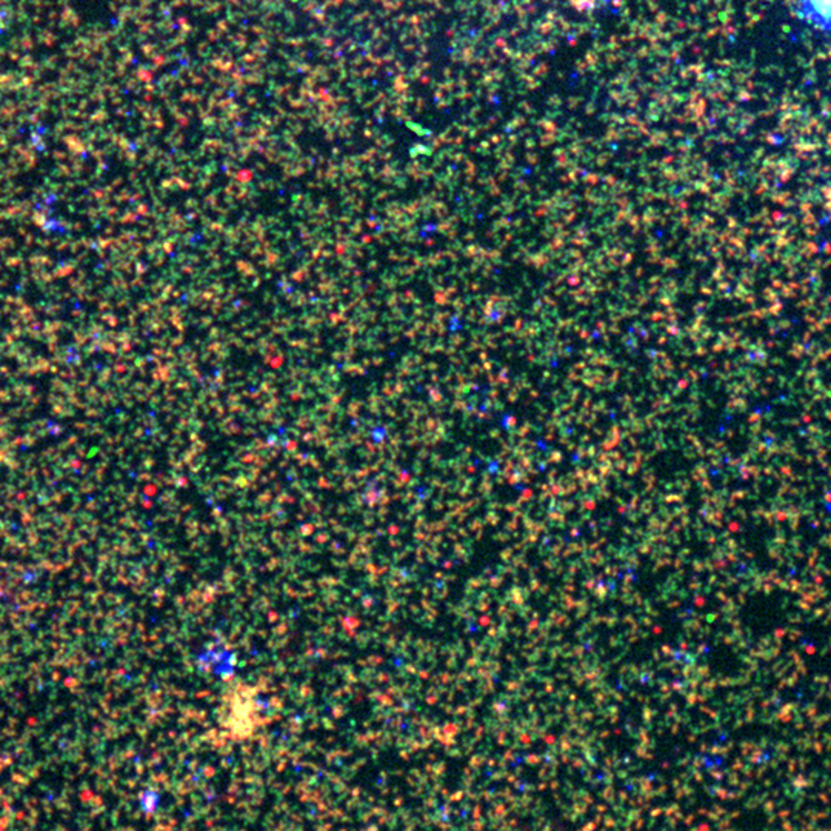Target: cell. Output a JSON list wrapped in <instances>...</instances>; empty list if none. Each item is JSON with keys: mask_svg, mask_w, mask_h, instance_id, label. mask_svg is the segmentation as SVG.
<instances>
[{"mask_svg": "<svg viewBox=\"0 0 831 831\" xmlns=\"http://www.w3.org/2000/svg\"><path fill=\"white\" fill-rule=\"evenodd\" d=\"M805 19L821 30H831V0H801Z\"/></svg>", "mask_w": 831, "mask_h": 831, "instance_id": "obj_1", "label": "cell"}]
</instances>
